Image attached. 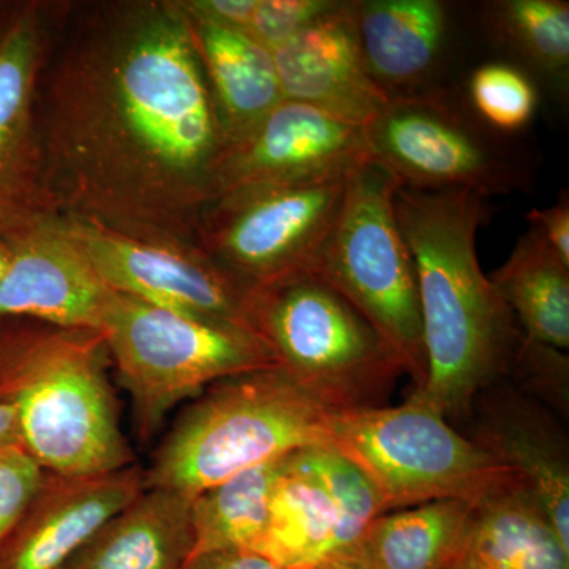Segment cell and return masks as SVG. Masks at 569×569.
<instances>
[{
  "label": "cell",
  "mask_w": 569,
  "mask_h": 569,
  "mask_svg": "<svg viewBox=\"0 0 569 569\" xmlns=\"http://www.w3.org/2000/svg\"><path fill=\"white\" fill-rule=\"evenodd\" d=\"M37 118L62 216L197 246L224 140L176 0L63 3Z\"/></svg>",
  "instance_id": "cell-1"
},
{
  "label": "cell",
  "mask_w": 569,
  "mask_h": 569,
  "mask_svg": "<svg viewBox=\"0 0 569 569\" xmlns=\"http://www.w3.org/2000/svg\"><path fill=\"white\" fill-rule=\"evenodd\" d=\"M395 211L417 268L426 351L425 383L411 396L447 418L467 413L481 389L512 369L526 340L479 264L489 198L399 187Z\"/></svg>",
  "instance_id": "cell-2"
},
{
  "label": "cell",
  "mask_w": 569,
  "mask_h": 569,
  "mask_svg": "<svg viewBox=\"0 0 569 569\" xmlns=\"http://www.w3.org/2000/svg\"><path fill=\"white\" fill-rule=\"evenodd\" d=\"M99 329L0 316V406L44 471L102 475L134 466Z\"/></svg>",
  "instance_id": "cell-3"
},
{
  "label": "cell",
  "mask_w": 569,
  "mask_h": 569,
  "mask_svg": "<svg viewBox=\"0 0 569 569\" xmlns=\"http://www.w3.org/2000/svg\"><path fill=\"white\" fill-rule=\"evenodd\" d=\"M335 410L279 366L224 378L176 418L144 468V488L194 497L249 468L328 447Z\"/></svg>",
  "instance_id": "cell-4"
},
{
  "label": "cell",
  "mask_w": 569,
  "mask_h": 569,
  "mask_svg": "<svg viewBox=\"0 0 569 569\" xmlns=\"http://www.w3.org/2000/svg\"><path fill=\"white\" fill-rule=\"evenodd\" d=\"M100 332L116 380L130 397L141 443L160 432L176 407L217 381L277 366L258 332L181 316L112 290Z\"/></svg>",
  "instance_id": "cell-5"
},
{
  "label": "cell",
  "mask_w": 569,
  "mask_h": 569,
  "mask_svg": "<svg viewBox=\"0 0 569 569\" xmlns=\"http://www.w3.org/2000/svg\"><path fill=\"white\" fill-rule=\"evenodd\" d=\"M328 436V448L365 475L385 512L430 501H477L515 479L413 396L397 407L337 408Z\"/></svg>",
  "instance_id": "cell-6"
},
{
  "label": "cell",
  "mask_w": 569,
  "mask_h": 569,
  "mask_svg": "<svg viewBox=\"0 0 569 569\" xmlns=\"http://www.w3.org/2000/svg\"><path fill=\"white\" fill-rule=\"evenodd\" d=\"M397 189L378 164H356L312 274L369 321L419 388L427 370L421 307L417 268L397 224Z\"/></svg>",
  "instance_id": "cell-7"
},
{
  "label": "cell",
  "mask_w": 569,
  "mask_h": 569,
  "mask_svg": "<svg viewBox=\"0 0 569 569\" xmlns=\"http://www.w3.org/2000/svg\"><path fill=\"white\" fill-rule=\"evenodd\" d=\"M362 137L367 160L402 189L490 198L523 192L531 183L526 151L482 122L458 84L388 99Z\"/></svg>",
  "instance_id": "cell-8"
},
{
  "label": "cell",
  "mask_w": 569,
  "mask_h": 569,
  "mask_svg": "<svg viewBox=\"0 0 569 569\" xmlns=\"http://www.w3.org/2000/svg\"><path fill=\"white\" fill-rule=\"evenodd\" d=\"M253 323L277 366L335 408L376 407L406 372L369 321L313 274L254 295Z\"/></svg>",
  "instance_id": "cell-9"
},
{
  "label": "cell",
  "mask_w": 569,
  "mask_h": 569,
  "mask_svg": "<svg viewBox=\"0 0 569 569\" xmlns=\"http://www.w3.org/2000/svg\"><path fill=\"white\" fill-rule=\"evenodd\" d=\"M348 173L216 201L203 213L197 246L253 296L312 274Z\"/></svg>",
  "instance_id": "cell-10"
},
{
  "label": "cell",
  "mask_w": 569,
  "mask_h": 569,
  "mask_svg": "<svg viewBox=\"0 0 569 569\" xmlns=\"http://www.w3.org/2000/svg\"><path fill=\"white\" fill-rule=\"evenodd\" d=\"M63 3L18 0L0 41V239L6 241L62 216L48 182L37 84Z\"/></svg>",
  "instance_id": "cell-11"
},
{
  "label": "cell",
  "mask_w": 569,
  "mask_h": 569,
  "mask_svg": "<svg viewBox=\"0 0 569 569\" xmlns=\"http://www.w3.org/2000/svg\"><path fill=\"white\" fill-rule=\"evenodd\" d=\"M62 217L71 238L110 290L181 316L257 332L254 296L224 274L200 247L142 241L89 220Z\"/></svg>",
  "instance_id": "cell-12"
},
{
  "label": "cell",
  "mask_w": 569,
  "mask_h": 569,
  "mask_svg": "<svg viewBox=\"0 0 569 569\" xmlns=\"http://www.w3.org/2000/svg\"><path fill=\"white\" fill-rule=\"evenodd\" d=\"M365 160L361 127L283 100L244 137L224 146L213 167L211 204L238 194L348 173Z\"/></svg>",
  "instance_id": "cell-13"
},
{
  "label": "cell",
  "mask_w": 569,
  "mask_h": 569,
  "mask_svg": "<svg viewBox=\"0 0 569 569\" xmlns=\"http://www.w3.org/2000/svg\"><path fill=\"white\" fill-rule=\"evenodd\" d=\"M142 489L140 463L102 475L44 471L36 496L0 546V569H61Z\"/></svg>",
  "instance_id": "cell-14"
},
{
  "label": "cell",
  "mask_w": 569,
  "mask_h": 569,
  "mask_svg": "<svg viewBox=\"0 0 569 569\" xmlns=\"http://www.w3.org/2000/svg\"><path fill=\"white\" fill-rule=\"evenodd\" d=\"M9 244L13 254L0 283V316L100 331L111 290L71 238L62 216Z\"/></svg>",
  "instance_id": "cell-15"
},
{
  "label": "cell",
  "mask_w": 569,
  "mask_h": 569,
  "mask_svg": "<svg viewBox=\"0 0 569 569\" xmlns=\"http://www.w3.org/2000/svg\"><path fill=\"white\" fill-rule=\"evenodd\" d=\"M271 54L284 100L361 129L388 102L362 59L351 0H339Z\"/></svg>",
  "instance_id": "cell-16"
},
{
  "label": "cell",
  "mask_w": 569,
  "mask_h": 569,
  "mask_svg": "<svg viewBox=\"0 0 569 569\" xmlns=\"http://www.w3.org/2000/svg\"><path fill=\"white\" fill-rule=\"evenodd\" d=\"M356 37L370 78L392 97L449 86L455 40L451 6L441 0H351Z\"/></svg>",
  "instance_id": "cell-17"
},
{
  "label": "cell",
  "mask_w": 569,
  "mask_h": 569,
  "mask_svg": "<svg viewBox=\"0 0 569 569\" xmlns=\"http://www.w3.org/2000/svg\"><path fill=\"white\" fill-rule=\"evenodd\" d=\"M473 441L535 498L569 548L567 440L550 418L518 399H501L482 415Z\"/></svg>",
  "instance_id": "cell-18"
},
{
  "label": "cell",
  "mask_w": 569,
  "mask_h": 569,
  "mask_svg": "<svg viewBox=\"0 0 569 569\" xmlns=\"http://www.w3.org/2000/svg\"><path fill=\"white\" fill-rule=\"evenodd\" d=\"M193 498L142 489L61 569H183L193 553Z\"/></svg>",
  "instance_id": "cell-19"
},
{
  "label": "cell",
  "mask_w": 569,
  "mask_h": 569,
  "mask_svg": "<svg viewBox=\"0 0 569 569\" xmlns=\"http://www.w3.org/2000/svg\"><path fill=\"white\" fill-rule=\"evenodd\" d=\"M358 541L301 451L287 456L272 490L268 526L253 553L280 569H306L350 559Z\"/></svg>",
  "instance_id": "cell-20"
},
{
  "label": "cell",
  "mask_w": 569,
  "mask_h": 569,
  "mask_svg": "<svg viewBox=\"0 0 569 569\" xmlns=\"http://www.w3.org/2000/svg\"><path fill=\"white\" fill-rule=\"evenodd\" d=\"M186 17L227 146L283 102L274 59L271 50L249 33Z\"/></svg>",
  "instance_id": "cell-21"
},
{
  "label": "cell",
  "mask_w": 569,
  "mask_h": 569,
  "mask_svg": "<svg viewBox=\"0 0 569 569\" xmlns=\"http://www.w3.org/2000/svg\"><path fill=\"white\" fill-rule=\"evenodd\" d=\"M463 553L482 569H569V548L515 479L475 501Z\"/></svg>",
  "instance_id": "cell-22"
},
{
  "label": "cell",
  "mask_w": 569,
  "mask_h": 569,
  "mask_svg": "<svg viewBox=\"0 0 569 569\" xmlns=\"http://www.w3.org/2000/svg\"><path fill=\"white\" fill-rule=\"evenodd\" d=\"M475 501L440 500L385 512L350 559L365 569H447L466 550Z\"/></svg>",
  "instance_id": "cell-23"
},
{
  "label": "cell",
  "mask_w": 569,
  "mask_h": 569,
  "mask_svg": "<svg viewBox=\"0 0 569 569\" xmlns=\"http://www.w3.org/2000/svg\"><path fill=\"white\" fill-rule=\"evenodd\" d=\"M490 282L535 342L567 351L569 347V264L529 224Z\"/></svg>",
  "instance_id": "cell-24"
},
{
  "label": "cell",
  "mask_w": 569,
  "mask_h": 569,
  "mask_svg": "<svg viewBox=\"0 0 569 569\" xmlns=\"http://www.w3.org/2000/svg\"><path fill=\"white\" fill-rule=\"evenodd\" d=\"M284 459L249 468L194 496L192 557L217 550L254 552L268 526L269 503Z\"/></svg>",
  "instance_id": "cell-25"
},
{
  "label": "cell",
  "mask_w": 569,
  "mask_h": 569,
  "mask_svg": "<svg viewBox=\"0 0 569 569\" xmlns=\"http://www.w3.org/2000/svg\"><path fill=\"white\" fill-rule=\"evenodd\" d=\"M486 32L518 61L516 67L556 89L568 86L567 0H496L485 3Z\"/></svg>",
  "instance_id": "cell-26"
},
{
  "label": "cell",
  "mask_w": 569,
  "mask_h": 569,
  "mask_svg": "<svg viewBox=\"0 0 569 569\" xmlns=\"http://www.w3.org/2000/svg\"><path fill=\"white\" fill-rule=\"evenodd\" d=\"M463 92L478 118L507 137L522 132L537 114V82L515 63H482L471 71Z\"/></svg>",
  "instance_id": "cell-27"
},
{
  "label": "cell",
  "mask_w": 569,
  "mask_h": 569,
  "mask_svg": "<svg viewBox=\"0 0 569 569\" xmlns=\"http://www.w3.org/2000/svg\"><path fill=\"white\" fill-rule=\"evenodd\" d=\"M339 0H257L252 21L246 33L269 50L290 40Z\"/></svg>",
  "instance_id": "cell-28"
},
{
  "label": "cell",
  "mask_w": 569,
  "mask_h": 569,
  "mask_svg": "<svg viewBox=\"0 0 569 569\" xmlns=\"http://www.w3.org/2000/svg\"><path fill=\"white\" fill-rule=\"evenodd\" d=\"M43 473L24 448L0 451V546L36 496Z\"/></svg>",
  "instance_id": "cell-29"
},
{
  "label": "cell",
  "mask_w": 569,
  "mask_h": 569,
  "mask_svg": "<svg viewBox=\"0 0 569 569\" xmlns=\"http://www.w3.org/2000/svg\"><path fill=\"white\" fill-rule=\"evenodd\" d=\"M189 17L247 32L257 0H176Z\"/></svg>",
  "instance_id": "cell-30"
},
{
  "label": "cell",
  "mask_w": 569,
  "mask_h": 569,
  "mask_svg": "<svg viewBox=\"0 0 569 569\" xmlns=\"http://www.w3.org/2000/svg\"><path fill=\"white\" fill-rule=\"evenodd\" d=\"M527 222L538 228L542 238L556 250L561 260L569 264V198L565 190L556 204L546 209H533Z\"/></svg>",
  "instance_id": "cell-31"
},
{
  "label": "cell",
  "mask_w": 569,
  "mask_h": 569,
  "mask_svg": "<svg viewBox=\"0 0 569 569\" xmlns=\"http://www.w3.org/2000/svg\"><path fill=\"white\" fill-rule=\"evenodd\" d=\"M183 569H280L250 550H217L200 553L187 561Z\"/></svg>",
  "instance_id": "cell-32"
},
{
  "label": "cell",
  "mask_w": 569,
  "mask_h": 569,
  "mask_svg": "<svg viewBox=\"0 0 569 569\" xmlns=\"http://www.w3.org/2000/svg\"><path fill=\"white\" fill-rule=\"evenodd\" d=\"M22 447L20 422L13 408L0 406V451Z\"/></svg>",
  "instance_id": "cell-33"
},
{
  "label": "cell",
  "mask_w": 569,
  "mask_h": 569,
  "mask_svg": "<svg viewBox=\"0 0 569 569\" xmlns=\"http://www.w3.org/2000/svg\"><path fill=\"white\" fill-rule=\"evenodd\" d=\"M17 7L18 0H0V41L6 36L7 29H9Z\"/></svg>",
  "instance_id": "cell-34"
},
{
  "label": "cell",
  "mask_w": 569,
  "mask_h": 569,
  "mask_svg": "<svg viewBox=\"0 0 569 569\" xmlns=\"http://www.w3.org/2000/svg\"><path fill=\"white\" fill-rule=\"evenodd\" d=\"M11 246L6 239H0V283H2L3 277L9 272L11 263Z\"/></svg>",
  "instance_id": "cell-35"
},
{
  "label": "cell",
  "mask_w": 569,
  "mask_h": 569,
  "mask_svg": "<svg viewBox=\"0 0 569 569\" xmlns=\"http://www.w3.org/2000/svg\"><path fill=\"white\" fill-rule=\"evenodd\" d=\"M306 569H365L359 567L358 563L353 560L347 559H337V560H328L323 561V563H318L316 567L306 568Z\"/></svg>",
  "instance_id": "cell-36"
},
{
  "label": "cell",
  "mask_w": 569,
  "mask_h": 569,
  "mask_svg": "<svg viewBox=\"0 0 569 569\" xmlns=\"http://www.w3.org/2000/svg\"><path fill=\"white\" fill-rule=\"evenodd\" d=\"M447 569H482L479 568L477 563H475L473 560L470 559V557L467 556V553H462V556L458 557L455 561H452L451 565Z\"/></svg>",
  "instance_id": "cell-37"
}]
</instances>
